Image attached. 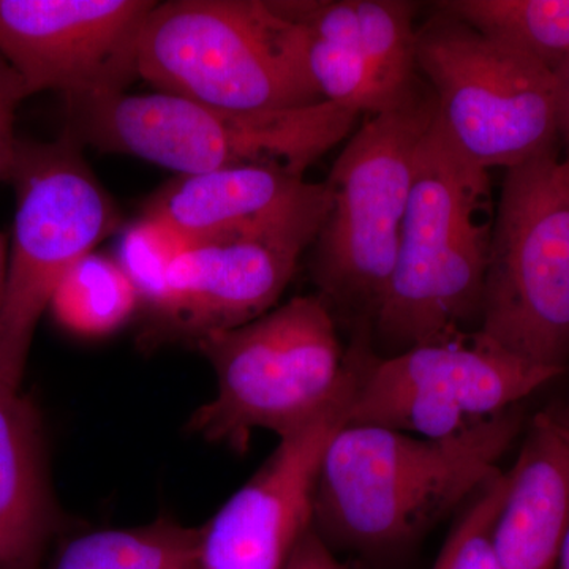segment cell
Returning <instances> with one entry per match:
<instances>
[{
    "label": "cell",
    "mask_w": 569,
    "mask_h": 569,
    "mask_svg": "<svg viewBox=\"0 0 569 569\" xmlns=\"http://www.w3.org/2000/svg\"><path fill=\"white\" fill-rule=\"evenodd\" d=\"M520 429L518 407L448 438L347 425L325 458L313 530L366 556L406 548L500 471Z\"/></svg>",
    "instance_id": "1"
},
{
    "label": "cell",
    "mask_w": 569,
    "mask_h": 569,
    "mask_svg": "<svg viewBox=\"0 0 569 569\" xmlns=\"http://www.w3.org/2000/svg\"><path fill=\"white\" fill-rule=\"evenodd\" d=\"M489 208V171L468 162L433 121L419 146L395 269L370 325L380 347L373 353L478 332Z\"/></svg>",
    "instance_id": "2"
},
{
    "label": "cell",
    "mask_w": 569,
    "mask_h": 569,
    "mask_svg": "<svg viewBox=\"0 0 569 569\" xmlns=\"http://www.w3.org/2000/svg\"><path fill=\"white\" fill-rule=\"evenodd\" d=\"M137 67L159 92L224 110L325 102L307 70L301 29L264 0L157 2Z\"/></svg>",
    "instance_id": "3"
},
{
    "label": "cell",
    "mask_w": 569,
    "mask_h": 569,
    "mask_svg": "<svg viewBox=\"0 0 569 569\" xmlns=\"http://www.w3.org/2000/svg\"><path fill=\"white\" fill-rule=\"evenodd\" d=\"M67 112L63 133L78 144L127 153L178 176L241 164H280L305 176L350 137L359 118L329 102L236 111L164 92H126Z\"/></svg>",
    "instance_id": "4"
},
{
    "label": "cell",
    "mask_w": 569,
    "mask_h": 569,
    "mask_svg": "<svg viewBox=\"0 0 569 569\" xmlns=\"http://www.w3.org/2000/svg\"><path fill=\"white\" fill-rule=\"evenodd\" d=\"M437 116L429 86L370 116L339 153L325 186L329 208L310 271L335 310L372 325L396 264L419 146Z\"/></svg>",
    "instance_id": "5"
},
{
    "label": "cell",
    "mask_w": 569,
    "mask_h": 569,
    "mask_svg": "<svg viewBox=\"0 0 569 569\" xmlns=\"http://www.w3.org/2000/svg\"><path fill=\"white\" fill-rule=\"evenodd\" d=\"M208 359L217 392L189 429L246 452L254 430L283 437L326 406L342 381L347 350L320 295L298 296L250 323L193 346Z\"/></svg>",
    "instance_id": "6"
},
{
    "label": "cell",
    "mask_w": 569,
    "mask_h": 569,
    "mask_svg": "<svg viewBox=\"0 0 569 569\" xmlns=\"http://www.w3.org/2000/svg\"><path fill=\"white\" fill-rule=\"evenodd\" d=\"M478 335L531 365L569 370V163L557 151L505 174Z\"/></svg>",
    "instance_id": "7"
},
{
    "label": "cell",
    "mask_w": 569,
    "mask_h": 569,
    "mask_svg": "<svg viewBox=\"0 0 569 569\" xmlns=\"http://www.w3.org/2000/svg\"><path fill=\"white\" fill-rule=\"evenodd\" d=\"M10 182L17 212L0 301V383L21 388L56 288L71 266L118 231L121 217L67 133L47 144L20 141Z\"/></svg>",
    "instance_id": "8"
},
{
    "label": "cell",
    "mask_w": 569,
    "mask_h": 569,
    "mask_svg": "<svg viewBox=\"0 0 569 569\" xmlns=\"http://www.w3.org/2000/svg\"><path fill=\"white\" fill-rule=\"evenodd\" d=\"M418 71L448 141L482 170L556 152V77L545 66L438 10L418 29Z\"/></svg>",
    "instance_id": "9"
},
{
    "label": "cell",
    "mask_w": 569,
    "mask_h": 569,
    "mask_svg": "<svg viewBox=\"0 0 569 569\" xmlns=\"http://www.w3.org/2000/svg\"><path fill=\"white\" fill-rule=\"evenodd\" d=\"M560 376L501 350L478 332L391 356L373 353L369 336L348 425L425 438L458 436Z\"/></svg>",
    "instance_id": "10"
},
{
    "label": "cell",
    "mask_w": 569,
    "mask_h": 569,
    "mask_svg": "<svg viewBox=\"0 0 569 569\" xmlns=\"http://www.w3.org/2000/svg\"><path fill=\"white\" fill-rule=\"evenodd\" d=\"M365 346L366 337L356 336L331 399L305 425L280 437L260 470L200 527L203 569H283L313 529L325 458L350 419Z\"/></svg>",
    "instance_id": "11"
},
{
    "label": "cell",
    "mask_w": 569,
    "mask_h": 569,
    "mask_svg": "<svg viewBox=\"0 0 569 569\" xmlns=\"http://www.w3.org/2000/svg\"><path fill=\"white\" fill-rule=\"evenodd\" d=\"M153 0H0V56L67 111L126 93Z\"/></svg>",
    "instance_id": "12"
},
{
    "label": "cell",
    "mask_w": 569,
    "mask_h": 569,
    "mask_svg": "<svg viewBox=\"0 0 569 569\" xmlns=\"http://www.w3.org/2000/svg\"><path fill=\"white\" fill-rule=\"evenodd\" d=\"M329 208L325 182L280 164H241L176 176L144 206L193 246L231 239H276L312 247Z\"/></svg>",
    "instance_id": "13"
},
{
    "label": "cell",
    "mask_w": 569,
    "mask_h": 569,
    "mask_svg": "<svg viewBox=\"0 0 569 569\" xmlns=\"http://www.w3.org/2000/svg\"><path fill=\"white\" fill-rule=\"evenodd\" d=\"M306 247L276 239L193 246L168 272L162 302L149 313L152 339L194 343L276 309Z\"/></svg>",
    "instance_id": "14"
},
{
    "label": "cell",
    "mask_w": 569,
    "mask_h": 569,
    "mask_svg": "<svg viewBox=\"0 0 569 569\" xmlns=\"http://www.w3.org/2000/svg\"><path fill=\"white\" fill-rule=\"evenodd\" d=\"M493 545L501 569H556L569 533V426L539 413L508 470Z\"/></svg>",
    "instance_id": "15"
},
{
    "label": "cell",
    "mask_w": 569,
    "mask_h": 569,
    "mask_svg": "<svg viewBox=\"0 0 569 569\" xmlns=\"http://www.w3.org/2000/svg\"><path fill=\"white\" fill-rule=\"evenodd\" d=\"M58 526L39 413L0 383V569H41Z\"/></svg>",
    "instance_id": "16"
},
{
    "label": "cell",
    "mask_w": 569,
    "mask_h": 569,
    "mask_svg": "<svg viewBox=\"0 0 569 569\" xmlns=\"http://www.w3.org/2000/svg\"><path fill=\"white\" fill-rule=\"evenodd\" d=\"M301 29L307 70L325 102L376 116L392 110L367 61L353 0H272Z\"/></svg>",
    "instance_id": "17"
},
{
    "label": "cell",
    "mask_w": 569,
    "mask_h": 569,
    "mask_svg": "<svg viewBox=\"0 0 569 569\" xmlns=\"http://www.w3.org/2000/svg\"><path fill=\"white\" fill-rule=\"evenodd\" d=\"M200 545V527L160 516L133 529L71 538L44 569H203Z\"/></svg>",
    "instance_id": "18"
},
{
    "label": "cell",
    "mask_w": 569,
    "mask_h": 569,
    "mask_svg": "<svg viewBox=\"0 0 569 569\" xmlns=\"http://www.w3.org/2000/svg\"><path fill=\"white\" fill-rule=\"evenodd\" d=\"M437 9L552 73L569 58V0H448Z\"/></svg>",
    "instance_id": "19"
},
{
    "label": "cell",
    "mask_w": 569,
    "mask_h": 569,
    "mask_svg": "<svg viewBox=\"0 0 569 569\" xmlns=\"http://www.w3.org/2000/svg\"><path fill=\"white\" fill-rule=\"evenodd\" d=\"M140 309V295L122 266L93 250L63 276L48 312L70 335L100 339L118 332Z\"/></svg>",
    "instance_id": "20"
},
{
    "label": "cell",
    "mask_w": 569,
    "mask_h": 569,
    "mask_svg": "<svg viewBox=\"0 0 569 569\" xmlns=\"http://www.w3.org/2000/svg\"><path fill=\"white\" fill-rule=\"evenodd\" d=\"M359 36L392 108L406 103L419 91L417 37L413 18L417 6L403 0H353Z\"/></svg>",
    "instance_id": "21"
},
{
    "label": "cell",
    "mask_w": 569,
    "mask_h": 569,
    "mask_svg": "<svg viewBox=\"0 0 569 569\" xmlns=\"http://www.w3.org/2000/svg\"><path fill=\"white\" fill-rule=\"evenodd\" d=\"M192 247L170 224L144 213L122 231L116 260L132 280L148 316L162 302L171 266Z\"/></svg>",
    "instance_id": "22"
},
{
    "label": "cell",
    "mask_w": 569,
    "mask_h": 569,
    "mask_svg": "<svg viewBox=\"0 0 569 569\" xmlns=\"http://www.w3.org/2000/svg\"><path fill=\"white\" fill-rule=\"evenodd\" d=\"M508 471H497L479 489L466 518L452 531L433 569H501L493 527L508 490Z\"/></svg>",
    "instance_id": "23"
},
{
    "label": "cell",
    "mask_w": 569,
    "mask_h": 569,
    "mask_svg": "<svg viewBox=\"0 0 569 569\" xmlns=\"http://www.w3.org/2000/svg\"><path fill=\"white\" fill-rule=\"evenodd\" d=\"M28 99L24 84L17 71L0 56V183L10 182L20 141L14 134L17 111Z\"/></svg>",
    "instance_id": "24"
},
{
    "label": "cell",
    "mask_w": 569,
    "mask_h": 569,
    "mask_svg": "<svg viewBox=\"0 0 569 569\" xmlns=\"http://www.w3.org/2000/svg\"><path fill=\"white\" fill-rule=\"evenodd\" d=\"M283 569H355L342 563L316 530L307 531Z\"/></svg>",
    "instance_id": "25"
},
{
    "label": "cell",
    "mask_w": 569,
    "mask_h": 569,
    "mask_svg": "<svg viewBox=\"0 0 569 569\" xmlns=\"http://www.w3.org/2000/svg\"><path fill=\"white\" fill-rule=\"evenodd\" d=\"M557 88V112H559V138L563 141V159L569 162V58L553 73Z\"/></svg>",
    "instance_id": "26"
},
{
    "label": "cell",
    "mask_w": 569,
    "mask_h": 569,
    "mask_svg": "<svg viewBox=\"0 0 569 569\" xmlns=\"http://www.w3.org/2000/svg\"><path fill=\"white\" fill-rule=\"evenodd\" d=\"M7 266H9V247L6 238L0 233V301H2L3 288H6Z\"/></svg>",
    "instance_id": "27"
},
{
    "label": "cell",
    "mask_w": 569,
    "mask_h": 569,
    "mask_svg": "<svg viewBox=\"0 0 569 569\" xmlns=\"http://www.w3.org/2000/svg\"><path fill=\"white\" fill-rule=\"evenodd\" d=\"M556 569H569V533L567 539H565L563 549H561L559 563H557Z\"/></svg>",
    "instance_id": "28"
}]
</instances>
